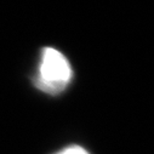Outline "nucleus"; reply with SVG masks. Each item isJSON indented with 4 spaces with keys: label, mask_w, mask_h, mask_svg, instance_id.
<instances>
[{
    "label": "nucleus",
    "mask_w": 154,
    "mask_h": 154,
    "mask_svg": "<svg viewBox=\"0 0 154 154\" xmlns=\"http://www.w3.org/2000/svg\"><path fill=\"white\" fill-rule=\"evenodd\" d=\"M72 76L73 72L64 55L52 48L43 50L39 69L34 76V84L38 89L50 95H57L67 88Z\"/></svg>",
    "instance_id": "f257e3e1"
},
{
    "label": "nucleus",
    "mask_w": 154,
    "mask_h": 154,
    "mask_svg": "<svg viewBox=\"0 0 154 154\" xmlns=\"http://www.w3.org/2000/svg\"><path fill=\"white\" fill-rule=\"evenodd\" d=\"M56 154H89V153L79 146H70V147H68V148H66V149H63Z\"/></svg>",
    "instance_id": "f03ea898"
}]
</instances>
